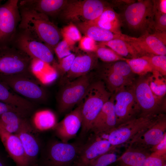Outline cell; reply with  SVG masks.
<instances>
[{"label": "cell", "mask_w": 166, "mask_h": 166, "mask_svg": "<svg viewBox=\"0 0 166 166\" xmlns=\"http://www.w3.org/2000/svg\"><path fill=\"white\" fill-rule=\"evenodd\" d=\"M166 156L152 152L146 157L142 166H163L166 163Z\"/></svg>", "instance_id": "40"}, {"label": "cell", "mask_w": 166, "mask_h": 166, "mask_svg": "<svg viewBox=\"0 0 166 166\" xmlns=\"http://www.w3.org/2000/svg\"><path fill=\"white\" fill-rule=\"evenodd\" d=\"M120 14L122 22L130 29L142 35L154 32V13L152 0H140L122 9Z\"/></svg>", "instance_id": "4"}, {"label": "cell", "mask_w": 166, "mask_h": 166, "mask_svg": "<svg viewBox=\"0 0 166 166\" xmlns=\"http://www.w3.org/2000/svg\"><path fill=\"white\" fill-rule=\"evenodd\" d=\"M149 74L139 76L132 85L141 115L158 114L162 113L165 110L164 99H160L157 97L150 87Z\"/></svg>", "instance_id": "8"}, {"label": "cell", "mask_w": 166, "mask_h": 166, "mask_svg": "<svg viewBox=\"0 0 166 166\" xmlns=\"http://www.w3.org/2000/svg\"><path fill=\"white\" fill-rule=\"evenodd\" d=\"M117 125L114 99L113 94L104 105L93 124L91 133L96 135L107 132Z\"/></svg>", "instance_id": "21"}, {"label": "cell", "mask_w": 166, "mask_h": 166, "mask_svg": "<svg viewBox=\"0 0 166 166\" xmlns=\"http://www.w3.org/2000/svg\"><path fill=\"white\" fill-rule=\"evenodd\" d=\"M18 0H9L0 6V42L14 35L21 20Z\"/></svg>", "instance_id": "13"}, {"label": "cell", "mask_w": 166, "mask_h": 166, "mask_svg": "<svg viewBox=\"0 0 166 166\" xmlns=\"http://www.w3.org/2000/svg\"><path fill=\"white\" fill-rule=\"evenodd\" d=\"M154 32L166 31V14L154 13Z\"/></svg>", "instance_id": "43"}, {"label": "cell", "mask_w": 166, "mask_h": 166, "mask_svg": "<svg viewBox=\"0 0 166 166\" xmlns=\"http://www.w3.org/2000/svg\"><path fill=\"white\" fill-rule=\"evenodd\" d=\"M72 46L63 39L57 44L54 50L58 61L72 53L71 51Z\"/></svg>", "instance_id": "41"}, {"label": "cell", "mask_w": 166, "mask_h": 166, "mask_svg": "<svg viewBox=\"0 0 166 166\" xmlns=\"http://www.w3.org/2000/svg\"><path fill=\"white\" fill-rule=\"evenodd\" d=\"M113 150L99 156L92 161L88 166H110L113 165L118 158Z\"/></svg>", "instance_id": "38"}, {"label": "cell", "mask_w": 166, "mask_h": 166, "mask_svg": "<svg viewBox=\"0 0 166 166\" xmlns=\"http://www.w3.org/2000/svg\"><path fill=\"white\" fill-rule=\"evenodd\" d=\"M11 111L17 113L26 117L28 115L30 112L0 101V115L7 112Z\"/></svg>", "instance_id": "44"}, {"label": "cell", "mask_w": 166, "mask_h": 166, "mask_svg": "<svg viewBox=\"0 0 166 166\" xmlns=\"http://www.w3.org/2000/svg\"><path fill=\"white\" fill-rule=\"evenodd\" d=\"M163 166H166V163L165 164L163 165Z\"/></svg>", "instance_id": "50"}, {"label": "cell", "mask_w": 166, "mask_h": 166, "mask_svg": "<svg viewBox=\"0 0 166 166\" xmlns=\"http://www.w3.org/2000/svg\"><path fill=\"white\" fill-rule=\"evenodd\" d=\"M19 7L21 16L19 28L52 50L54 49L61 36L57 27L47 16L31 8Z\"/></svg>", "instance_id": "1"}, {"label": "cell", "mask_w": 166, "mask_h": 166, "mask_svg": "<svg viewBox=\"0 0 166 166\" xmlns=\"http://www.w3.org/2000/svg\"><path fill=\"white\" fill-rule=\"evenodd\" d=\"M30 122L34 130L38 132L53 129L58 123L55 114L49 109L35 112Z\"/></svg>", "instance_id": "27"}, {"label": "cell", "mask_w": 166, "mask_h": 166, "mask_svg": "<svg viewBox=\"0 0 166 166\" xmlns=\"http://www.w3.org/2000/svg\"><path fill=\"white\" fill-rule=\"evenodd\" d=\"M110 5L107 2L100 0H69L60 16L70 23L88 22L97 18Z\"/></svg>", "instance_id": "6"}, {"label": "cell", "mask_w": 166, "mask_h": 166, "mask_svg": "<svg viewBox=\"0 0 166 166\" xmlns=\"http://www.w3.org/2000/svg\"><path fill=\"white\" fill-rule=\"evenodd\" d=\"M80 32L95 41L103 42L115 39L124 40L125 34H117L95 25L85 22L75 23Z\"/></svg>", "instance_id": "25"}, {"label": "cell", "mask_w": 166, "mask_h": 166, "mask_svg": "<svg viewBox=\"0 0 166 166\" xmlns=\"http://www.w3.org/2000/svg\"><path fill=\"white\" fill-rule=\"evenodd\" d=\"M16 41L18 49L31 59H39L50 64L54 62L52 50L29 34L22 31Z\"/></svg>", "instance_id": "14"}, {"label": "cell", "mask_w": 166, "mask_h": 166, "mask_svg": "<svg viewBox=\"0 0 166 166\" xmlns=\"http://www.w3.org/2000/svg\"><path fill=\"white\" fill-rule=\"evenodd\" d=\"M97 69L99 79L104 82L108 90L113 94L120 89L132 86L134 82L118 73L103 69L98 66Z\"/></svg>", "instance_id": "26"}, {"label": "cell", "mask_w": 166, "mask_h": 166, "mask_svg": "<svg viewBox=\"0 0 166 166\" xmlns=\"http://www.w3.org/2000/svg\"><path fill=\"white\" fill-rule=\"evenodd\" d=\"M99 44L109 47L119 55L126 58L140 57L131 44L121 39H115L108 41L100 42Z\"/></svg>", "instance_id": "30"}, {"label": "cell", "mask_w": 166, "mask_h": 166, "mask_svg": "<svg viewBox=\"0 0 166 166\" xmlns=\"http://www.w3.org/2000/svg\"><path fill=\"white\" fill-rule=\"evenodd\" d=\"M81 102L74 109L66 114L53 129L56 136L62 142L68 143L74 138L81 128L82 122Z\"/></svg>", "instance_id": "16"}, {"label": "cell", "mask_w": 166, "mask_h": 166, "mask_svg": "<svg viewBox=\"0 0 166 166\" xmlns=\"http://www.w3.org/2000/svg\"><path fill=\"white\" fill-rule=\"evenodd\" d=\"M133 0H116L111 1V6H115L122 9L127 5L135 2Z\"/></svg>", "instance_id": "47"}, {"label": "cell", "mask_w": 166, "mask_h": 166, "mask_svg": "<svg viewBox=\"0 0 166 166\" xmlns=\"http://www.w3.org/2000/svg\"><path fill=\"white\" fill-rule=\"evenodd\" d=\"M0 56V73L24 75L31 77V58L19 49H8Z\"/></svg>", "instance_id": "11"}, {"label": "cell", "mask_w": 166, "mask_h": 166, "mask_svg": "<svg viewBox=\"0 0 166 166\" xmlns=\"http://www.w3.org/2000/svg\"><path fill=\"white\" fill-rule=\"evenodd\" d=\"M0 166H7V163L4 158L0 155Z\"/></svg>", "instance_id": "48"}, {"label": "cell", "mask_w": 166, "mask_h": 166, "mask_svg": "<svg viewBox=\"0 0 166 166\" xmlns=\"http://www.w3.org/2000/svg\"><path fill=\"white\" fill-rule=\"evenodd\" d=\"M97 46L95 41L87 36L82 38L79 41L80 48L87 53L95 52Z\"/></svg>", "instance_id": "42"}, {"label": "cell", "mask_w": 166, "mask_h": 166, "mask_svg": "<svg viewBox=\"0 0 166 166\" xmlns=\"http://www.w3.org/2000/svg\"><path fill=\"white\" fill-rule=\"evenodd\" d=\"M114 34H121L123 23L120 14L116 12L110 6H108L96 19L86 22Z\"/></svg>", "instance_id": "23"}, {"label": "cell", "mask_w": 166, "mask_h": 166, "mask_svg": "<svg viewBox=\"0 0 166 166\" xmlns=\"http://www.w3.org/2000/svg\"><path fill=\"white\" fill-rule=\"evenodd\" d=\"M63 39L66 41L71 46L77 42L80 41L82 37L81 33L76 26L73 23L64 27L61 31Z\"/></svg>", "instance_id": "36"}, {"label": "cell", "mask_w": 166, "mask_h": 166, "mask_svg": "<svg viewBox=\"0 0 166 166\" xmlns=\"http://www.w3.org/2000/svg\"><path fill=\"white\" fill-rule=\"evenodd\" d=\"M150 150L152 152L156 151L162 154L166 155V135L160 143Z\"/></svg>", "instance_id": "46"}, {"label": "cell", "mask_w": 166, "mask_h": 166, "mask_svg": "<svg viewBox=\"0 0 166 166\" xmlns=\"http://www.w3.org/2000/svg\"><path fill=\"white\" fill-rule=\"evenodd\" d=\"M36 132L27 119L15 134L21 141L30 166L37 163L38 156L41 152V143Z\"/></svg>", "instance_id": "18"}, {"label": "cell", "mask_w": 166, "mask_h": 166, "mask_svg": "<svg viewBox=\"0 0 166 166\" xmlns=\"http://www.w3.org/2000/svg\"><path fill=\"white\" fill-rule=\"evenodd\" d=\"M125 61L135 74L142 76L152 73L153 71L149 62L142 57L134 58H126Z\"/></svg>", "instance_id": "34"}, {"label": "cell", "mask_w": 166, "mask_h": 166, "mask_svg": "<svg viewBox=\"0 0 166 166\" xmlns=\"http://www.w3.org/2000/svg\"><path fill=\"white\" fill-rule=\"evenodd\" d=\"M164 76L156 71L149 76V85L153 93L160 99H164L166 93V80Z\"/></svg>", "instance_id": "33"}, {"label": "cell", "mask_w": 166, "mask_h": 166, "mask_svg": "<svg viewBox=\"0 0 166 166\" xmlns=\"http://www.w3.org/2000/svg\"><path fill=\"white\" fill-rule=\"evenodd\" d=\"M0 81L25 98L38 102L45 99V91L31 77L24 75H7L0 73Z\"/></svg>", "instance_id": "9"}, {"label": "cell", "mask_w": 166, "mask_h": 166, "mask_svg": "<svg viewBox=\"0 0 166 166\" xmlns=\"http://www.w3.org/2000/svg\"><path fill=\"white\" fill-rule=\"evenodd\" d=\"M103 69L118 73L126 79L134 82L135 74L132 71L128 64L125 61H119L111 62H104L98 65Z\"/></svg>", "instance_id": "32"}, {"label": "cell", "mask_w": 166, "mask_h": 166, "mask_svg": "<svg viewBox=\"0 0 166 166\" xmlns=\"http://www.w3.org/2000/svg\"><path fill=\"white\" fill-rule=\"evenodd\" d=\"M26 117L13 112H5L0 115V126L7 132L15 134L27 119Z\"/></svg>", "instance_id": "31"}, {"label": "cell", "mask_w": 166, "mask_h": 166, "mask_svg": "<svg viewBox=\"0 0 166 166\" xmlns=\"http://www.w3.org/2000/svg\"><path fill=\"white\" fill-rule=\"evenodd\" d=\"M113 166V165H111V166Z\"/></svg>", "instance_id": "51"}, {"label": "cell", "mask_w": 166, "mask_h": 166, "mask_svg": "<svg viewBox=\"0 0 166 166\" xmlns=\"http://www.w3.org/2000/svg\"><path fill=\"white\" fill-rule=\"evenodd\" d=\"M0 81V101L18 107L31 113L34 106L30 101L15 93Z\"/></svg>", "instance_id": "28"}, {"label": "cell", "mask_w": 166, "mask_h": 166, "mask_svg": "<svg viewBox=\"0 0 166 166\" xmlns=\"http://www.w3.org/2000/svg\"><path fill=\"white\" fill-rule=\"evenodd\" d=\"M75 57L74 54L72 53L59 60L58 63L54 62L52 66L62 78L69 70Z\"/></svg>", "instance_id": "39"}, {"label": "cell", "mask_w": 166, "mask_h": 166, "mask_svg": "<svg viewBox=\"0 0 166 166\" xmlns=\"http://www.w3.org/2000/svg\"><path fill=\"white\" fill-rule=\"evenodd\" d=\"M0 139L16 166H30L21 141L16 135L7 132L0 126Z\"/></svg>", "instance_id": "20"}, {"label": "cell", "mask_w": 166, "mask_h": 166, "mask_svg": "<svg viewBox=\"0 0 166 166\" xmlns=\"http://www.w3.org/2000/svg\"><path fill=\"white\" fill-rule=\"evenodd\" d=\"M84 142L80 139L72 143L51 140L42 149L37 164L38 166H73Z\"/></svg>", "instance_id": "3"}, {"label": "cell", "mask_w": 166, "mask_h": 166, "mask_svg": "<svg viewBox=\"0 0 166 166\" xmlns=\"http://www.w3.org/2000/svg\"><path fill=\"white\" fill-rule=\"evenodd\" d=\"M33 166H38V164L37 163V164H35L34 165H33Z\"/></svg>", "instance_id": "49"}, {"label": "cell", "mask_w": 166, "mask_h": 166, "mask_svg": "<svg viewBox=\"0 0 166 166\" xmlns=\"http://www.w3.org/2000/svg\"><path fill=\"white\" fill-rule=\"evenodd\" d=\"M89 73L63 83L57 97V108L61 114L71 111L84 98L92 81Z\"/></svg>", "instance_id": "7"}, {"label": "cell", "mask_w": 166, "mask_h": 166, "mask_svg": "<svg viewBox=\"0 0 166 166\" xmlns=\"http://www.w3.org/2000/svg\"><path fill=\"white\" fill-rule=\"evenodd\" d=\"M98 59L95 52L76 56L69 70L62 77L63 84L89 73L97 67Z\"/></svg>", "instance_id": "19"}, {"label": "cell", "mask_w": 166, "mask_h": 166, "mask_svg": "<svg viewBox=\"0 0 166 166\" xmlns=\"http://www.w3.org/2000/svg\"><path fill=\"white\" fill-rule=\"evenodd\" d=\"M124 40L134 47L140 57L166 54V45L153 34H147L136 38L126 35Z\"/></svg>", "instance_id": "17"}, {"label": "cell", "mask_w": 166, "mask_h": 166, "mask_svg": "<svg viewBox=\"0 0 166 166\" xmlns=\"http://www.w3.org/2000/svg\"><path fill=\"white\" fill-rule=\"evenodd\" d=\"M117 125L140 115V108L135 97L132 86L123 87L113 93Z\"/></svg>", "instance_id": "10"}, {"label": "cell", "mask_w": 166, "mask_h": 166, "mask_svg": "<svg viewBox=\"0 0 166 166\" xmlns=\"http://www.w3.org/2000/svg\"><path fill=\"white\" fill-rule=\"evenodd\" d=\"M112 94L102 80L99 79L92 82L81 101L82 122L80 140H85L90 133L96 118Z\"/></svg>", "instance_id": "2"}, {"label": "cell", "mask_w": 166, "mask_h": 166, "mask_svg": "<svg viewBox=\"0 0 166 166\" xmlns=\"http://www.w3.org/2000/svg\"><path fill=\"white\" fill-rule=\"evenodd\" d=\"M95 53L98 58L100 59L104 62L125 60V58L120 56L111 49L99 44L97 45Z\"/></svg>", "instance_id": "35"}, {"label": "cell", "mask_w": 166, "mask_h": 166, "mask_svg": "<svg viewBox=\"0 0 166 166\" xmlns=\"http://www.w3.org/2000/svg\"><path fill=\"white\" fill-rule=\"evenodd\" d=\"M149 155L145 151L129 147L114 164L115 166H142Z\"/></svg>", "instance_id": "29"}, {"label": "cell", "mask_w": 166, "mask_h": 166, "mask_svg": "<svg viewBox=\"0 0 166 166\" xmlns=\"http://www.w3.org/2000/svg\"><path fill=\"white\" fill-rule=\"evenodd\" d=\"M166 118L162 113L149 128L130 142L129 147L145 151L156 146L166 135Z\"/></svg>", "instance_id": "15"}, {"label": "cell", "mask_w": 166, "mask_h": 166, "mask_svg": "<svg viewBox=\"0 0 166 166\" xmlns=\"http://www.w3.org/2000/svg\"><path fill=\"white\" fill-rule=\"evenodd\" d=\"M149 63L153 71H156L162 75H166V56L157 55L141 57Z\"/></svg>", "instance_id": "37"}, {"label": "cell", "mask_w": 166, "mask_h": 166, "mask_svg": "<svg viewBox=\"0 0 166 166\" xmlns=\"http://www.w3.org/2000/svg\"><path fill=\"white\" fill-rule=\"evenodd\" d=\"M154 13L166 14V0H152Z\"/></svg>", "instance_id": "45"}, {"label": "cell", "mask_w": 166, "mask_h": 166, "mask_svg": "<svg viewBox=\"0 0 166 166\" xmlns=\"http://www.w3.org/2000/svg\"><path fill=\"white\" fill-rule=\"evenodd\" d=\"M30 69L32 75L44 85H49L53 82L58 75L52 65L39 59H31Z\"/></svg>", "instance_id": "24"}, {"label": "cell", "mask_w": 166, "mask_h": 166, "mask_svg": "<svg viewBox=\"0 0 166 166\" xmlns=\"http://www.w3.org/2000/svg\"><path fill=\"white\" fill-rule=\"evenodd\" d=\"M69 0H23L19 6L32 9L48 17L60 14Z\"/></svg>", "instance_id": "22"}, {"label": "cell", "mask_w": 166, "mask_h": 166, "mask_svg": "<svg viewBox=\"0 0 166 166\" xmlns=\"http://www.w3.org/2000/svg\"><path fill=\"white\" fill-rule=\"evenodd\" d=\"M85 140L73 166H88L99 156L114 149L107 140L93 133Z\"/></svg>", "instance_id": "12"}, {"label": "cell", "mask_w": 166, "mask_h": 166, "mask_svg": "<svg viewBox=\"0 0 166 166\" xmlns=\"http://www.w3.org/2000/svg\"><path fill=\"white\" fill-rule=\"evenodd\" d=\"M162 113L140 115L98 135L107 140L114 148L119 145L130 142L154 124Z\"/></svg>", "instance_id": "5"}]
</instances>
